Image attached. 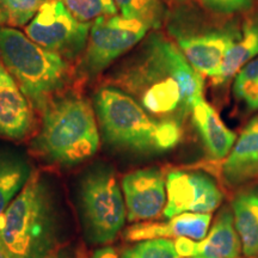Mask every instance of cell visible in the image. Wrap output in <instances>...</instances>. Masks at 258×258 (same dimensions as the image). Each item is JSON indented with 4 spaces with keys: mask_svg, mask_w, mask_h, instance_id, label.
Returning a JSON list of instances; mask_svg holds the SVG:
<instances>
[{
    "mask_svg": "<svg viewBox=\"0 0 258 258\" xmlns=\"http://www.w3.org/2000/svg\"><path fill=\"white\" fill-rule=\"evenodd\" d=\"M80 205L86 232L93 243L111 241L123 227L127 211L111 167H92L80 182Z\"/></svg>",
    "mask_w": 258,
    "mask_h": 258,
    "instance_id": "6",
    "label": "cell"
},
{
    "mask_svg": "<svg viewBox=\"0 0 258 258\" xmlns=\"http://www.w3.org/2000/svg\"><path fill=\"white\" fill-rule=\"evenodd\" d=\"M189 258H199V257H189Z\"/></svg>",
    "mask_w": 258,
    "mask_h": 258,
    "instance_id": "30",
    "label": "cell"
},
{
    "mask_svg": "<svg viewBox=\"0 0 258 258\" xmlns=\"http://www.w3.org/2000/svg\"><path fill=\"white\" fill-rule=\"evenodd\" d=\"M95 110L106 143L137 153L165 152L178 145V121H156L131 95L116 86H103L95 95Z\"/></svg>",
    "mask_w": 258,
    "mask_h": 258,
    "instance_id": "2",
    "label": "cell"
},
{
    "mask_svg": "<svg viewBox=\"0 0 258 258\" xmlns=\"http://www.w3.org/2000/svg\"><path fill=\"white\" fill-rule=\"evenodd\" d=\"M178 2H182V0H178Z\"/></svg>",
    "mask_w": 258,
    "mask_h": 258,
    "instance_id": "31",
    "label": "cell"
},
{
    "mask_svg": "<svg viewBox=\"0 0 258 258\" xmlns=\"http://www.w3.org/2000/svg\"><path fill=\"white\" fill-rule=\"evenodd\" d=\"M152 28L140 19L122 15L106 16L93 22L82 61L83 72L95 77L137 46Z\"/></svg>",
    "mask_w": 258,
    "mask_h": 258,
    "instance_id": "7",
    "label": "cell"
},
{
    "mask_svg": "<svg viewBox=\"0 0 258 258\" xmlns=\"http://www.w3.org/2000/svg\"><path fill=\"white\" fill-rule=\"evenodd\" d=\"M166 205L163 214L171 219L183 213L211 214L224 199L214 179L196 171L172 170L166 178Z\"/></svg>",
    "mask_w": 258,
    "mask_h": 258,
    "instance_id": "9",
    "label": "cell"
},
{
    "mask_svg": "<svg viewBox=\"0 0 258 258\" xmlns=\"http://www.w3.org/2000/svg\"><path fill=\"white\" fill-rule=\"evenodd\" d=\"M0 60L38 110H43L69 79V64L63 57L14 28H0Z\"/></svg>",
    "mask_w": 258,
    "mask_h": 258,
    "instance_id": "5",
    "label": "cell"
},
{
    "mask_svg": "<svg viewBox=\"0 0 258 258\" xmlns=\"http://www.w3.org/2000/svg\"><path fill=\"white\" fill-rule=\"evenodd\" d=\"M116 88L127 92L147 112L166 116L191 111L203 99V78L178 47L153 32L120 64L112 76Z\"/></svg>",
    "mask_w": 258,
    "mask_h": 258,
    "instance_id": "1",
    "label": "cell"
},
{
    "mask_svg": "<svg viewBox=\"0 0 258 258\" xmlns=\"http://www.w3.org/2000/svg\"><path fill=\"white\" fill-rule=\"evenodd\" d=\"M31 103L0 60V137L22 140L34 123Z\"/></svg>",
    "mask_w": 258,
    "mask_h": 258,
    "instance_id": "12",
    "label": "cell"
},
{
    "mask_svg": "<svg viewBox=\"0 0 258 258\" xmlns=\"http://www.w3.org/2000/svg\"><path fill=\"white\" fill-rule=\"evenodd\" d=\"M48 0H0L3 17L10 27H24Z\"/></svg>",
    "mask_w": 258,
    "mask_h": 258,
    "instance_id": "22",
    "label": "cell"
},
{
    "mask_svg": "<svg viewBox=\"0 0 258 258\" xmlns=\"http://www.w3.org/2000/svg\"><path fill=\"white\" fill-rule=\"evenodd\" d=\"M66 9L83 23L106 16L117 15V5L115 0H60Z\"/></svg>",
    "mask_w": 258,
    "mask_h": 258,
    "instance_id": "21",
    "label": "cell"
},
{
    "mask_svg": "<svg viewBox=\"0 0 258 258\" xmlns=\"http://www.w3.org/2000/svg\"><path fill=\"white\" fill-rule=\"evenodd\" d=\"M31 175L30 164L22 154L0 148V215L22 191Z\"/></svg>",
    "mask_w": 258,
    "mask_h": 258,
    "instance_id": "19",
    "label": "cell"
},
{
    "mask_svg": "<svg viewBox=\"0 0 258 258\" xmlns=\"http://www.w3.org/2000/svg\"><path fill=\"white\" fill-rule=\"evenodd\" d=\"M3 17V14H2V5H0V18Z\"/></svg>",
    "mask_w": 258,
    "mask_h": 258,
    "instance_id": "29",
    "label": "cell"
},
{
    "mask_svg": "<svg viewBox=\"0 0 258 258\" xmlns=\"http://www.w3.org/2000/svg\"><path fill=\"white\" fill-rule=\"evenodd\" d=\"M192 122L203 145L213 159H224L231 152L237 137L226 127L220 116L211 104L201 99L194 105Z\"/></svg>",
    "mask_w": 258,
    "mask_h": 258,
    "instance_id": "16",
    "label": "cell"
},
{
    "mask_svg": "<svg viewBox=\"0 0 258 258\" xmlns=\"http://www.w3.org/2000/svg\"><path fill=\"white\" fill-rule=\"evenodd\" d=\"M115 3L124 17L140 19L152 28L159 25V0H115Z\"/></svg>",
    "mask_w": 258,
    "mask_h": 258,
    "instance_id": "23",
    "label": "cell"
},
{
    "mask_svg": "<svg viewBox=\"0 0 258 258\" xmlns=\"http://www.w3.org/2000/svg\"><path fill=\"white\" fill-rule=\"evenodd\" d=\"M226 184L240 186L258 177V116L251 118L222 165Z\"/></svg>",
    "mask_w": 258,
    "mask_h": 258,
    "instance_id": "14",
    "label": "cell"
},
{
    "mask_svg": "<svg viewBox=\"0 0 258 258\" xmlns=\"http://www.w3.org/2000/svg\"><path fill=\"white\" fill-rule=\"evenodd\" d=\"M211 214L183 213L171 218L166 222H140L133 225L124 232L128 241H143L151 239H171L189 238L201 241L207 235Z\"/></svg>",
    "mask_w": 258,
    "mask_h": 258,
    "instance_id": "13",
    "label": "cell"
},
{
    "mask_svg": "<svg viewBox=\"0 0 258 258\" xmlns=\"http://www.w3.org/2000/svg\"><path fill=\"white\" fill-rule=\"evenodd\" d=\"M121 258H180L177 253L175 243L170 239H151L139 241L128 247Z\"/></svg>",
    "mask_w": 258,
    "mask_h": 258,
    "instance_id": "24",
    "label": "cell"
},
{
    "mask_svg": "<svg viewBox=\"0 0 258 258\" xmlns=\"http://www.w3.org/2000/svg\"><path fill=\"white\" fill-rule=\"evenodd\" d=\"M57 213L43 178L30 179L0 215V239L11 258H44L57 243Z\"/></svg>",
    "mask_w": 258,
    "mask_h": 258,
    "instance_id": "4",
    "label": "cell"
},
{
    "mask_svg": "<svg viewBox=\"0 0 258 258\" xmlns=\"http://www.w3.org/2000/svg\"><path fill=\"white\" fill-rule=\"evenodd\" d=\"M0 258H11L9 254V251L6 250L4 243L0 239Z\"/></svg>",
    "mask_w": 258,
    "mask_h": 258,
    "instance_id": "27",
    "label": "cell"
},
{
    "mask_svg": "<svg viewBox=\"0 0 258 258\" xmlns=\"http://www.w3.org/2000/svg\"><path fill=\"white\" fill-rule=\"evenodd\" d=\"M44 258H64L63 257V254H60L59 252H50L49 254H48V256H46Z\"/></svg>",
    "mask_w": 258,
    "mask_h": 258,
    "instance_id": "28",
    "label": "cell"
},
{
    "mask_svg": "<svg viewBox=\"0 0 258 258\" xmlns=\"http://www.w3.org/2000/svg\"><path fill=\"white\" fill-rule=\"evenodd\" d=\"M90 258H118V254L112 247H104L95 251Z\"/></svg>",
    "mask_w": 258,
    "mask_h": 258,
    "instance_id": "26",
    "label": "cell"
},
{
    "mask_svg": "<svg viewBox=\"0 0 258 258\" xmlns=\"http://www.w3.org/2000/svg\"><path fill=\"white\" fill-rule=\"evenodd\" d=\"M128 221L153 220L166 205V183L156 167L137 170L122 179Z\"/></svg>",
    "mask_w": 258,
    "mask_h": 258,
    "instance_id": "10",
    "label": "cell"
},
{
    "mask_svg": "<svg viewBox=\"0 0 258 258\" xmlns=\"http://www.w3.org/2000/svg\"><path fill=\"white\" fill-rule=\"evenodd\" d=\"M209 11L219 15H232L250 9L253 0H201Z\"/></svg>",
    "mask_w": 258,
    "mask_h": 258,
    "instance_id": "25",
    "label": "cell"
},
{
    "mask_svg": "<svg viewBox=\"0 0 258 258\" xmlns=\"http://www.w3.org/2000/svg\"><path fill=\"white\" fill-rule=\"evenodd\" d=\"M43 120L32 150L51 164L72 166L95 156L99 148L96 114L88 99L66 95L44 106Z\"/></svg>",
    "mask_w": 258,
    "mask_h": 258,
    "instance_id": "3",
    "label": "cell"
},
{
    "mask_svg": "<svg viewBox=\"0 0 258 258\" xmlns=\"http://www.w3.org/2000/svg\"><path fill=\"white\" fill-rule=\"evenodd\" d=\"M234 226L246 257L258 256V186L237 192L232 200Z\"/></svg>",
    "mask_w": 258,
    "mask_h": 258,
    "instance_id": "17",
    "label": "cell"
},
{
    "mask_svg": "<svg viewBox=\"0 0 258 258\" xmlns=\"http://www.w3.org/2000/svg\"><path fill=\"white\" fill-rule=\"evenodd\" d=\"M91 23H83L60 0H48L25 27L27 36L64 60L77 57L86 48Z\"/></svg>",
    "mask_w": 258,
    "mask_h": 258,
    "instance_id": "8",
    "label": "cell"
},
{
    "mask_svg": "<svg viewBox=\"0 0 258 258\" xmlns=\"http://www.w3.org/2000/svg\"><path fill=\"white\" fill-rule=\"evenodd\" d=\"M234 95L251 110H258V57L250 61L237 73Z\"/></svg>",
    "mask_w": 258,
    "mask_h": 258,
    "instance_id": "20",
    "label": "cell"
},
{
    "mask_svg": "<svg viewBox=\"0 0 258 258\" xmlns=\"http://www.w3.org/2000/svg\"><path fill=\"white\" fill-rule=\"evenodd\" d=\"M178 48L190 64L200 74L217 76L226 51L239 36V32L232 30H212L200 34L173 32Z\"/></svg>",
    "mask_w": 258,
    "mask_h": 258,
    "instance_id": "11",
    "label": "cell"
},
{
    "mask_svg": "<svg viewBox=\"0 0 258 258\" xmlns=\"http://www.w3.org/2000/svg\"><path fill=\"white\" fill-rule=\"evenodd\" d=\"M241 241L234 226L233 212L224 207L219 213L209 234L195 241L194 256L199 258H239Z\"/></svg>",
    "mask_w": 258,
    "mask_h": 258,
    "instance_id": "15",
    "label": "cell"
},
{
    "mask_svg": "<svg viewBox=\"0 0 258 258\" xmlns=\"http://www.w3.org/2000/svg\"><path fill=\"white\" fill-rule=\"evenodd\" d=\"M258 56V21L245 23L241 34L226 51L220 70L212 79L214 85H222Z\"/></svg>",
    "mask_w": 258,
    "mask_h": 258,
    "instance_id": "18",
    "label": "cell"
}]
</instances>
